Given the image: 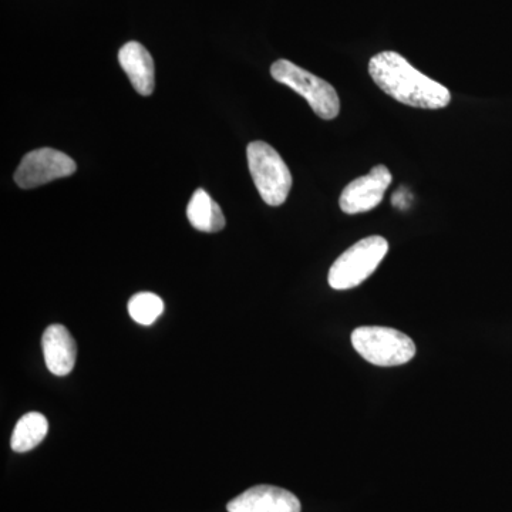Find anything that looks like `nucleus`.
<instances>
[{
    "label": "nucleus",
    "instance_id": "nucleus-1",
    "mask_svg": "<svg viewBox=\"0 0 512 512\" xmlns=\"http://www.w3.org/2000/svg\"><path fill=\"white\" fill-rule=\"evenodd\" d=\"M369 74L384 93L406 106L439 110L450 104V90L419 72L399 53L382 52L373 56Z\"/></svg>",
    "mask_w": 512,
    "mask_h": 512
},
{
    "label": "nucleus",
    "instance_id": "nucleus-2",
    "mask_svg": "<svg viewBox=\"0 0 512 512\" xmlns=\"http://www.w3.org/2000/svg\"><path fill=\"white\" fill-rule=\"evenodd\" d=\"M249 173L259 195L271 207L284 204L292 188V174L284 158L264 141H252L247 148Z\"/></svg>",
    "mask_w": 512,
    "mask_h": 512
},
{
    "label": "nucleus",
    "instance_id": "nucleus-3",
    "mask_svg": "<svg viewBox=\"0 0 512 512\" xmlns=\"http://www.w3.org/2000/svg\"><path fill=\"white\" fill-rule=\"evenodd\" d=\"M352 345L366 362L375 366H402L416 356V345L410 336L384 326H362L353 330Z\"/></svg>",
    "mask_w": 512,
    "mask_h": 512
},
{
    "label": "nucleus",
    "instance_id": "nucleus-4",
    "mask_svg": "<svg viewBox=\"0 0 512 512\" xmlns=\"http://www.w3.org/2000/svg\"><path fill=\"white\" fill-rule=\"evenodd\" d=\"M389 251V242L379 235L367 237L346 249L330 268L328 281L336 291L356 288L373 275Z\"/></svg>",
    "mask_w": 512,
    "mask_h": 512
},
{
    "label": "nucleus",
    "instance_id": "nucleus-5",
    "mask_svg": "<svg viewBox=\"0 0 512 512\" xmlns=\"http://www.w3.org/2000/svg\"><path fill=\"white\" fill-rule=\"evenodd\" d=\"M272 77L276 82L291 87L293 92L301 94L320 119L333 120L339 116L340 100L332 84L315 74L306 72L289 60H278L272 64Z\"/></svg>",
    "mask_w": 512,
    "mask_h": 512
},
{
    "label": "nucleus",
    "instance_id": "nucleus-6",
    "mask_svg": "<svg viewBox=\"0 0 512 512\" xmlns=\"http://www.w3.org/2000/svg\"><path fill=\"white\" fill-rule=\"evenodd\" d=\"M76 171L77 164L72 157L55 148H39L30 151L20 161L15 173V183L23 190H32L59 178L70 177Z\"/></svg>",
    "mask_w": 512,
    "mask_h": 512
},
{
    "label": "nucleus",
    "instance_id": "nucleus-7",
    "mask_svg": "<svg viewBox=\"0 0 512 512\" xmlns=\"http://www.w3.org/2000/svg\"><path fill=\"white\" fill-rule=\"evenodd\" d=\"M392 174L384 165H376L369 174L356 178L340 195V210L355 215L372 211L383 201L384 192L392 184Z\"/></svg>",
    "mask_w": 512,
    "mask_h": 512
},
{
    "label": "nucleus",
    "instance_id": "nucleus-8",
    "mask_svg": "<svg viewBox=\"0 0 512 512\" xmlns=\"http://www.w3.org/2000/svg\"><path fill=\"white\" fill-rule=\"evenodd\" d=\"M228 512H301V501L295 494L272 485L249 488L227 505Z\"/></svg>",
    "mask_w": 512,
    "mask_h": 512
},
{
    "label": "nucleus",
    "instance_id": "nucleus-9",
    "mask_svg": "<svg viewBox=\"0 0 512 512\" xmlns=\"http://www.w3.org/2000/svg\"><path fill=\"white\" fill-rule=\"evenodd\" d=\"M120 66L141 96H150L156 87V67L150 52L138 42H128L119 52Z\"/></svg>",
    "mask_w": 512,
    "mask_h": 512
},
{
    "label": "nucleus",
    "instance_id": "nucleus-10",
    "mask_svg": "<svg viewBox=\"0 0 512 512\" xmlns=\"http://www.w3.org/2000/svg\"><path fill=\"white\" fill-rule=\"evenodd\" d=\"M43 356L47 369L55 376H66L76 365L77 346L69 330L62 325L49 326L43 333Z\"/></svg>",
    "mask_w": 512,
    "mask_h": 512
},
{
    "label": "nucleus",
    "instance_id": "nucleus-11",
    "mask_svg": "<svg viewBox=\"0 0 512 512\" xmlns=\"http://www.w3.org/2000/svg\"><path fill=\"white\" fill-rule=\"evenodd\" d=\"M188 221L192 227L202 232H218L225 228V217L220 205L204 190L192 195L187 207Z\"/></svg>",
    "mask_w": 512,
    "mask_h": 512
},
{
    "label": "nucleus",
    "instance_id": "nucleus-12",
    "mask_svg": "<svg viewBox=\"0 0 512 512\" xmlns=\"http://www.w3.org/2000/svg\"><path fill=\"white\" fill-rule=\"evenodd\" d=\"M49 423L43 414L32 412L25 414L13 430L10 446L15 453H26L39 446L45 439Z\"/></svg>",
    "mask_w": 512,
    "mask_h": 512
},
{
    "label": "nucleus",
    "instance_id": "nucleus-13",
    "mask_svg": "<svg viewBox=\"0 0 512 512\" xmlns=\"http://www.w3.org/2000/svg\"><path fill=\"white\" fill-rule=\"evenodd\" d=\"M164 312V302L156 293L141 292L128 302V315L140 325L150 326Z\"/></svg>",
    "mask_w": 512,
    "mask_h": 512
}]
</instances>
